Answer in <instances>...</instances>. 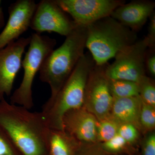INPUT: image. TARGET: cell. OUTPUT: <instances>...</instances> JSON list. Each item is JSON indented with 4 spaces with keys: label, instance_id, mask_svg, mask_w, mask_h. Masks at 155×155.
<instances>
[{
    "label": "cell",
    "instance_id": "1",
    "mask_svg": "<svg viewBox=\"0 0 155 155\" xmlns=\"http://www.w3.org/2000/svg\"><path fill=\"white\" fill-rule=\"evenodd\" d=\"M0 101V127L21 155H49L50 128L41 112Z\"/></svg>",
    "mask_w": 155,
    "mask_h": 155
},
{
    "label": "cell",
    "instance_id": "2",
    "mask_svg": "<svg viewBox=\"0 0 155 155\" xmlns=\"http://www.w3.org/2000/svg\"><path fill=\"white\" fill-rule=\"evenodd\" d=\"M95 66L90 54H84L58 93L42 106L41 112L50 129L64 130L65 114L83 107L87 83Z\"/></svg>",
    "mask_w": 155,
    "mask_h": 155
},
{
    "label": "cell",
    "instance_id": "3",
    "mask_svg": "<svg viewBox=\"0 0 155 155\" xmlns=\"http://www.w3.org/2000/svg\"><path fill=\"white\" fill-rule=\"evenodd\" d=\"M87 27L76 25L61 46L53 50L40 69V79L55 95L73 72L86 48Z\"/></svg>",
    "mask_w": 155,
    "mask_h": 155
},
{
    "label": "cell",
    "instance_id": "4",
    "mask_svg": "<svg viewBox=\"0 0 155 155\" xmlns=\"http://www.w3.org/2000/svg\"><path fill=\"white\" fill-rule=\"evenodd\" d=\"M86 27V48L97 66L107 65L108 61L137 41L136 32L111 16Z\"/></svg>",
    "mask_w": 155,
    "mask_h": 155
},
{
    "label": "cell",
    "instance_id": "5",
    "mask_svg": "<svg viewBox=\"0 0 155 155\" xmlns=\"http://www.w3.org/2000/svg\"><path fill=\"white\" fill-rule=\"evenodd\" d=\"M57 44L55 39L35 33L31 36L28 51L22 60L23 78L19 87L11 97L10 103L30 110L33 107L32 85L37 73L39 72L45 59Z\"/></svg>",
    "mask_w": 155,
    "mask_h": 155
},
{
    "label": "cell",
    "instance_id": "6",
    "mask_svg": "<svg viewBox=\"0 0 155 155\" xmlns=\"http://www.w3.org/2000/svg\"><path fill=\"white\" fill-rule=\"evenodd\" d=\"M149 48L146 37L129 46L106 66L105 73L110 80H122L138 83L145 76L146 58Z\"/></svg>",
    "mask_w": 155,
    "mask_h": 155
},
{
    "label": "cell",
    "instance_id": "7",
    "mask_svg": "<svg viewBox=\"0 0 155 155\" xmlns=\"http://www.w3.org/2000/svg\"><path fill=\"white\" fill-rule=\"evenodd\" d=\"M107 65H95L89 76L84 92L83 106L98 121L110 116L114 100L105 73Z\"/></svg>",
    "mask_w": 155,
    "mask_h": 155
},
{
    "label": "cell",
    "instance_id": "8",
    "mask_svg": "<svg viewBox=\"0 0 155 155\" xmlns=\"http://www.w3.org/2000/svg\"><path fill=\"white\" fill-rule=\"evenodd\" d=\"M64 12L78 25L87 26L102 18L110 16L123 0H55Z\"/></svg>",
    "mask_w": 155,
    "mask_h": 155
},
{
    "label": "cell",
    "instance_id": "9",
    "mask_svg": "<svg viewBox=\"0 0 155 155\" xmlns=\"http://www.w3.org/2000/svg\"><path fill=\"white\" fill-rule=\"evenodd\" d=\"M76 25L55 0H42L37 4L30 27L37 33L54 32L66 37Z\"/></svg>",
    "mask_w": 155,
    "mask_h": 155
},
{
    "label": "cell",
    "instance_id": "10",
    "mask_svg": "<svg viewBox=\"0 0 155 155\" xmlns=\"http://www.w3.org/2000/svg\"><path fill=\"white\" fill-rule=\"evenodd\" d=\"M31 36L21 38L0 49V101L11 95L14 80L22 67V57Z\"/></svg>",
    "mask_w": 155,
    "mask_h": 155
},
{
    "label": "cell",
    "instance_id": "11",
    "mask_svg": "<svg viewBox=\"0 0 155 155\" xmlns=\"http://www.w3.org/2000/svg\"><path fill=\"white\" fill-rule=\"evenodd\" d=\"M33 0H18L8 8V20L0 34V49L15 41L29 27L36 8Z\"/></svg>",
    "mask_w": 155,
    "mask_h": 155
},
{
    "label": "cell",
    "instance_id": "12",
    "mask_svg": "<svg viewBox=\"0 0 155 155\" xmlns=\"http://www.w3.org/2000/svg\"><path fill=\"white\" fill-rule=\"evenodd\" d=\"M63 122L64 130L79 142L97 143V119L83 106L67 112Z\"/></svg>",
    "mask_w": 155,
    "mask_h": 155
},
{
    "label": "cell",
    "instance_id": "13",
    "mask_svg": "<svg viewBox=\"0 0 155 155\" xmlns=\"http://www.w3.org/2000/svg\"><path fill=\"white\" fill-rule=\"evenodd\" d=\"M155 3L147 0L134 1L116 8L110 16L135 31L139 30L154 12Z\"/></svg>",
    "mask_w": 155,
    "mask_h": 155
},
{
    "label": "cell",
    "instance_id": "14",
    "mask_svg": "<svg viewBox=\"0 0 155 155\" xmlns=\"http://www.w3.org/2000/svg\"><path fill=\"white\" fill-rule=\"evenodd\" d=\"M142 104L139 96L114 98L110 116L119 124H130L140 129V116Z\"/></svg>",
    "mask_w": 155,
    "mask_h": 155
},
{
    "label": "cell",
    "instance_id": "15",
    "mask_svg": "<svg viewBox=\"0 0 155 155\" xmlns=\"http://www.w3.org/2000/svg\"><path fill=\"white\" fill-rule=\"evenodd\" d=\"M79 142L64 130L50 129L49 155H74Z\"/></svg>",
    "mask_w": 155,
    "mask_h": 155
},
{
    "label": "cell",
    "instance_id": "16",
    "mask_svg": "<svg viewBox=\"0 0 155 155\" xmlns=\"http://www.w3.org/2000/svg\"><path fill=\"white\" fill-rule=\"evenodd\" d=\"M109 80V86L114 98L139 96L138 83L122 80Z\"/></svg>",
    "mask_w": 155,
    "mask_h": 155
},
{
    "label": "cell",
    "instance_id": "17",
    "mask_svg": "<svg viewBox=\"0 0 155 155\" xmlns=\"http://www.w3.org/2000/svg\"><path fill=\"white\" fill-rule=\"evenodd\" d=\"M120 124L110 116L98 121L97 126V143L104 142L114 137L118 134Z\"/></svg>",
    "mask_w": 155,
    "mask_h": 155
},
{
    "label": "cell",
    "instance_id": "18",
    "mask_svg": "<svg viewBox=\"0 0 155 155\" xmlns=\"http://www.w3.org/2000/svg\"><path fill=\"white\" fill-rule=\"evenodd\" d=\"M138 84L139 97L142 101L148 105L155 107V85L153 81L145 75Z\"/></svg>",
    "mask_w": 155,
    "mask_h": 155
},
{
    "label": "cell",
    "instance_id": "19",
    "mask_svg": "<svg viewBox=\"0 0 155 155\" xmlns=\"http://www.w3.org/2000/svg\"><path fill=\"white\" fill-rule=\"evenodd\" d=\"M140 123V127L150 130L155 127V107L143 103L142 104Z\"/></svg>",
    "mask_w": 155,
    "mask_h": 155
},
{
    "label": "cell",
    "instance_id": "20",
    "mask_svg": "<svg viewBox=\"0 0 155 155\" xmlns=\"http://www.w3.org/2000/svg\"><path fill=\"white\" fill-rule=\"evenodd\" d=\"M127 143L124 139L117 134L111 139L100 144L105 151L112 154L122 151Z\"/></svg>",
    "mask_w": 155,
    "mask_h": 155
},
{
    "label": "cell",
    "instance_id": "21",
    "mask_svg": "<svg viewBox=\"0 0 155 155\" xmlns=\"http://www.w3.org/2000/svg\"><path fill=\"white\" fill-rule=\"evenodd\" d=\"M74 155H112L106 152L98 143H87L79 142Z\"/></svg>",
    "mask_w": 155,
    "mask_h": 155
},
{
    "label": "cell",
    "instance_id": "22",
    "mask_svg": "<svg viewBox=\"0 0 155 155\" xmlns=\"http://www.w3.org/2000/svg\"><path fill=\"white\" fill-rule=\"evenodd\" d=\"M118 134L124 139L127 143H132L138 138V129L131 124H120Z\"/></svg>",
    "mask_w": 155,
    "mask_h": 155
},
{
    "label": "cell",
    "instance_id": "23",
    "mask_svg": "<svg viewBox=\"0 0 155 155\" xmlns=\"http://www.w3.org/2000/svg\"><path fill=\"white\" fill-rule=\"evenodd\" d=\"M20 155L7 134L0 127V155Z\"/></svg>",
    "mask_w": 155,
    "mask_h": 155
},
{
    "label": "cell",
    "instance_id": "24",
    "mask_svg": "<svg viewBox=\"0 0 155 155\" xmlns=\"http://www.w3.org/2000/svg\"><path fill=\"white\" fill-rule=\"evenodd\" d=\"M142 155H155V134L150 132L145 138L142 147Z\"/></svg>",
    "mask_w": 155,
    "mask_h": 155
},
{
    "label": "cell",
    "instance_id": "25",
    "mask_svg": "<svg viewBox=\"0 0 155 155\" xmlns=\"http://www.w3.org/2000/svg\"><path fill=\"white\" fill-rule=\"evenodd\" d=\"M150 22L148 27V32L146 36L149 48L153 49L155 45V11L150 17Z\"/></svg>",
    "mask_w": 155,
    "mask_h": 155
},
{
    "label": "cell",
    "instance_id": "26",
    "mask_svg": "<svg viewBox=\"0 0 155 155\" xmlns=\"http://www.w3.org/2000/svg\"><path fill=\"white\" fill-rule=\"evenodd\" d=\"M146 69L153 77L155 76V54L153 51L151 54L146 56L145 61Z\"/></svg>",
    "mask_w": 155,
    "mask_h": 155
},
{
    "label": "cell",
    "instance_id": "27",
    "mask_svg": "<svg viewBox=\"0 0 155 155\" xmlns=\"http://www.w3.org/2000/svg\"><path fill=\"white\" fill-rule=\"evenodd\" d=\"M2 1H0V30L4 27L5 25V16L1 6Z\"/></svg>",
    "mask_w": 155,
    "mask_h": 155
}]
</instances>
